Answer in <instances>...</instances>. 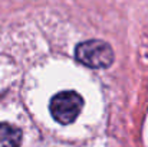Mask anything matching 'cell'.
I'll return each instance as SVG.
<instances>
[{
  "label": "cell",
  "mask_w": 148,
  "mask_h": 147,
  "mask_svg": "<svg viewBox=\"0 0 148 147\" xmlns=\"http://www.w3.org/2000/svg\"><path fill=\"white\" fill-rule=\"evenodd\" d=\"M22 130L9 123H0V147H20Z\"/></svg>",
  "instance_id": "3957f363"
},
{
  "label": "cell",
  "mask_w": 148,
  "mask_h": 147,
  "mask_svg": "<svg viewBox=\"0 0 148 147\" xmlns=\"http://www.w3.org/2000/svg\"><path fill=\"white\" fill-rule=\"evenodd\" d=\"M75 58L89 68H106L114 62V50L103 41L91 39L76 46Z\"/></svg>",
  "instance_id": "7a4b0ae2"
},
{
  "label": "cell",
  "mask_w": 148,
  "mask_h": 147,
  "mask_svg": "<svg viewBox=\"0 0 148 147\" xmlns=\"http://www.w3.org/2000/svg\"><path fill=\"white\" fill-rule=\"evenodd\" d=\"M84 108V98L76 91H60L50 98L49 111L55 121L59 124H71L73 123Z\"/></svg>",
  "instance_id": "6da1fadb"
}]
</instances>
